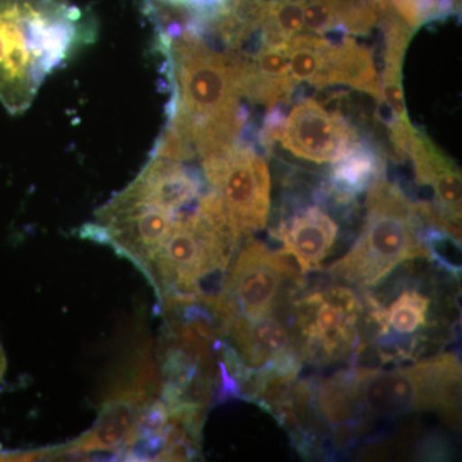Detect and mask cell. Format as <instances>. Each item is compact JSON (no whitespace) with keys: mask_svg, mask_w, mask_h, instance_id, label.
I'll return each instance as SVG.
<instances>
[{"mask_svg":"<svg viewBox=\"0 0 462 462\" xmlns=\"http://www.w3.org/2000/svg\"><path fill=\"white\" fill-rule=\"evenodd\" d=\"M305 0H267L266 17L261 25V41L270 44L288 42L305 27Z\"/></svg>","mask_w":462,"mask_h":462,"instance_id":"cell-16","label":"cell"},{"mask_svg":"<svg viewBox=\"0 0 462 462\" xmlns=\"http://www.w3.org/2000/svg\"><path fill=\"white\" fill-rule=\"evenodd\" d=\"M328 85H348L375 97L379 102L382 100L380 78L373 54L346 35L340 42L329 41L328 45L324 67L315 87Z\"/></svg>","mask_w":462,"mask_h":462,"instance_id":"cell-13","label":"cell"},{"mask_svg":"<svg viewBox=\"0 0 462 462\" xmlns=\"http://www.w3.org/2000/svg\"><path fill=\"white\" fill-rule=\"evenodd\" d=\"M5 369H7V360H5V349L0 345V382L5 376Z\"/></svg>","mask_w":462,"mask_h":462,"instance_id":"cell-19","label":"cell"},{"mask_svg":"<svg viewBox=\"0 0 462 462\" xmlns=\"http://www.w3.org/2000/svg\"><path fill=\"white\" fill-rule=\"evenodd\" d=\"M161 42L175 85L167 127L184 136L200 161L226 153L239 142L247 120L240 106L238 56L212 50L196 33Z\"/></svg>","mask_w":462,"mask_h":462,"instance_id":"cell-1","label":"cell"},{"mask_svg":"<svg viewBox=\"0 0 462 462\" xmlns=\"http://www.w3.org/2000/svg\"><path fill=\"white\" fill-rule=\"evenodd\" d=\"M278 141L291 154L316 163L334 162L356 141L345 118L315 99H306L284 118Z\"/></svg>","mask_w":462,"mask_h":462,"instance_id":"cell-8","label":"cell"},{"mask_svg":"<svg viewBox=\"0 0 462 462\" xmlns=\"http://www.w3.org/2000/svg\"><path fill=\"white\" fill-rule=\"evenodd\" d=\"M130 184L145 199L173 214L196 206L205 193L199 173L191 171L180 161L154 154Z\"/></svg>","mask_w":462,"mask_h":462,"instance_id":"cell-12","label":"cell"},{"mask_svg":"<svg viewBox=\"0 0 462 462\" xmlns=\"http://www.w3.org/2000/svg\"><path fill=\"white\" fill-rule=\"evenodd\" d=\"M416 203L380 176L366 197V220L351 249L328 273L361 289L375 287L407 261L430 258Z\"/></svg>","mask_w":462,"mask_h":462,"instance_id":"cell-3","label":"cell"},{"mask_svg":"<svg viewBox=\"0 0 462 462\" xmlns=\"http://www.w3.org/2000/svg\"><path fill=\"white\" fill-rule=\"evenodd\" d=\"M200 162L203 176L223 200L234 229L242 236L263 229L269 221L272 193L266 160L239 141L226 153Z\"/></svg>","mask_w":462,"mask_h":462,"instance_id":"cell-7","label":"cell"},{"mask_svg":"<svg viewBox=\"0 0 462 462\" xmlns=\"http://www.w3.org/2000/svg\"><path fill=\"white\" fill-rule=\"evenodd\" d=\"M407 156L411 157L416 181L430 187L436 196L431 226L461 238V172L454 161L427 135L413 129Z\"/></svg>","mask_w":462,"mask_h":462,"instance_id":"cell-9","label":"cell"},{"mask_svg":"<svg viewBox=\"0 0 462 462\" xmlns=\"http://www.w3.org/2000/svg\"><path fill=\"white\" fill-rule=\"evenodd\" d=\"M303 18L306 29L319 35L340 29L338 0H305Z\"/></svg>","mask_w":462,"mask_h":462,"instance_id":"cell-17","label":"cell"},{"mask_svg":"<svg viewBox=\"0 0 462 462\" xmlns=\"http://www.w3.org/2000/svg\"><path fill=\"white\" fill-rule=\"evenodd\" d=\"M329 39L314 33H297L288 42L289 74L296 84L315 85L324 67Z\"/></svg>","mask_w":462,"mask_h":462,"instance_id":"cell-15","label":"cell"},{"mask_svg":"<svg viewBox=\"0 0 462 462\" xmlns=\"http://www.w3.org/2000/svg\"><path fill=\"white\" fill-rule=\"evenodd\" d=\"M148 398H151L148 389L141 385L111 398L103 404L91 430L65 446L45 449L44 458L50 460L93 454H112L118 457L133 430L136 415Z\"/></svg>","mask_w":462,"mask_h":462,"instance_id":"cell-10","label":"cell"},{"mask_svg":"<svg viewBox=\"0 0 462 462\" xmlns=\"http://www.w3.org/2000/svg\"><path fill=\"white\" fill-rule=\"evenodd\" d=\"M94 23L69 0H0V102L9 114L32 106L39 88Z\"/></svg>","mask_w":462,"mask_h":462,"instance_id":"cell-2","label":"cell"},{"mask_svg":"<svg viewBox=\"0 0 462 462\" xmlns=\"http://www.w3.org/2000/svg\"><path fill=\"white\" fill-rule=\"evenodd\" d=\"M293 258L251 240L231 263L220 291L212 298L216 318L224 324L236 316L258 319L272 315L285 300L305 289V281Z\"/></svg>","mask_w":462,"mask_h":462,"instance_id":"cell-5","label":"cell"},{"mask_svg":"<svg viewBox=\"0 0 462 462\" xmlns=\"http://www.w3.org/2000/svg\"><path fill=\"white\" fill-rule=\"evenodd\" d=\"M338 225L319 207H307L282 221L275 231L282 252L293 258L302 273L319 272L338 236Z\"/></svg>","mask_w":462,"mask_h":462,"instance_id":"cell-11","label":"cell"},{"mask_svg":"<svg viewBox=\"0 0 462 462\" xmlns=\"http://www.w3.org/2000/svg\"><path fill=\"white\" fill-rule=\"evenodd\" d=\"M401 69L402 67L385 65L384 72L380 79V91L392 115L397 120L409 121L406 107H404L402 87H401Z\"/></svg>","mask_w":462,"mask_h":462,"instance_id":"cell-18","label":"cell"},{"mask_svg":"<svg viewBox=\"0 0 462 462\" xmlns=\"http://www.w3.org/2000/svg\"><path fill=\"white\" fill-rule=\"evenodd\" d=\"M355 415L398 416L420 410L452 413L460 407L461 366L456 356L392 370L351 369Z\"/></svg>","mask_w":462,"mask_h":462,"instance_id":"cell-4","label":"cell"},{"mask_svg":"<svg viewBox=\"0 0 462 462\" xmlns=\"http://www.w3.org/2000/svg\"><path fill=\"white\" fill-rule=\"evenodd\" d=\"M333 163L329 191L340 205H348L358 194L369 189L376 179L384 175V161L375 149L357 142V139Z\"/></svg>","mask_w":462,"mask_h":462,"instance_id":"cell-14","label":"cell"},{"mask_svg":"<svg viewBox=\"0 0 462 462\" xmlns=\"http://www.w3.org/2000/svg\"><path fill=\"white\" fill-rule=\"evenodd\" d=\"M365 300L354 289L334 285L307 291L293 305L291 322L303 361L330 364L363 354L358 324Z\"/></svg>","mask_w":462,"mask_h":462,"instance_id":"cell-6","label":"cell"}]
</instances>
